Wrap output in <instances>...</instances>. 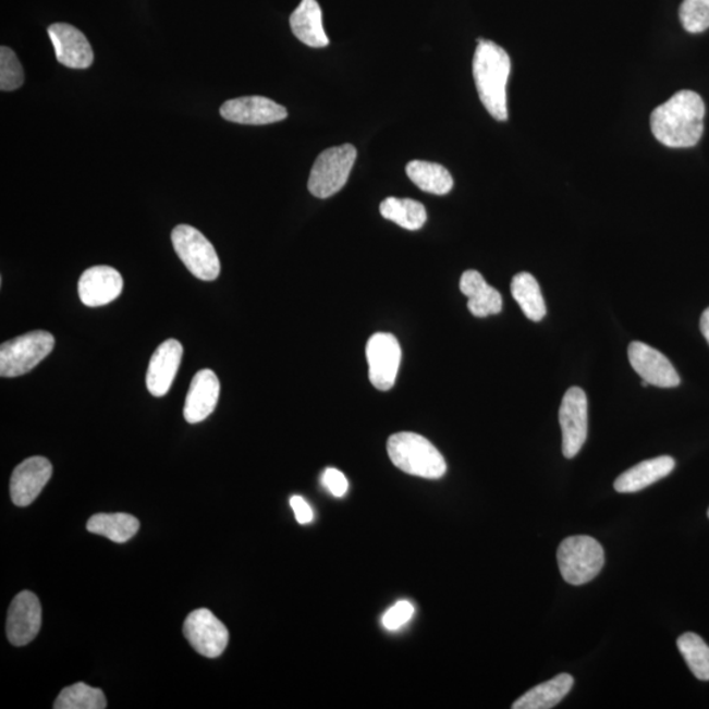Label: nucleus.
<instances>
[{
  "label": "nucleus",
  "mask_w": 709,
  "mask_h": 709,
  "mask_svg": "<svg viewBox=\"0 0 709 709\" xmlns=\"http://www.w3.org/2000/svg\"><path fill=\"white\" fill-rule=\"evenodd\" d=\"M700 330L702 337L706 338V341L709 344V308L702 313L701 318H700Z\"/></svg>",
  "instance_id": "obj_34"
},
{
  "label": "nucleus",
  "mask_w": 709,
  "mask_h": 709,
  "mask_svg": "<svg viewBox=\"0 0 709 709\" xmlns=\"http://www.w3.org/2000/svg\"><path fill=\"white\" fill-rule=\"evenodd\" d=\"M53 466L48 459L29 457L19 464L10 482L11 500L19 508H27L40 496L52 477Z\"/></svg>",
  "instance_id": "obj_12"
},
{
  "label": "nucleus",
  "mask_w": 709,
  "mask_h": 709,
  "mask_svg": "<svg viewBox=\"0 0 709 709\" xmlns=\"http://www.w3.org/2000/svg\"><path fill=\"white\" fill-rule=\"evenodd\" d=\"M680 19L689 34H701L709 28V0H683Z\"/></svg>",
  "instance_id": "obj_29"
},
{
  "label": "nucleus",
  "mask_w": 709,
  "mask_h": 709,
  "mask_svg": "<svg viewBox=\"0 0 709 709\" xmlns=\"http://www.w3.org/2000/svg\"><path fill=\"white\" fill-rule=\"evenodd\" d=\"M706 106L699 94L682 89L650 114L655 137L668 148H693L705 131Z\"/></svg>",
  "instance_id": "obj_1"
},
{
  "label": "nucleus",
  "mask_w": 709,
  "mask_h": 709,
  "mask_svg": "<svg viewBox=\"0 0 709 709\" xmlns=\"http://www.w3.org/2000/svg\"><path fill=\"white\" fill-rule=\"evenodd\" d=\"M54 337L37 330L5 342L0 347V376L19 377L28 374L54 349Z\"/></svg>",
  "instance_id": "obj_7"
},
{
  "label": "nucleus",
  "mask_w": 709,
  "mask_h": 709,
  "mask_svg": "<svg viewBox=\"0 0 709 709\" xmlns=\"http://www.w3.org/2000/svg\"><path fill=\"white\" fill-rule=\"evenodd\" d=\"M574 685L573 676L560 674L553 680L541 683V685L529 689L517 699L514 709H551L565 698Z\"/></svg>",
  "instance_id": "obj_22"
},
{
  "label": "nucleus",
  "mask_w": 709,
  "mask_h": 709,
  "mask_svg": "<svg viewBox=\"0 0 709 709\" xmlns=\"http://www.w3.org/2000/svg\"><path fill=\"white\" fill-rule=\"evenodd\" d=\"M222 119L244 125H267L283 121L289 111L265 97H244L225 101L220 108Z\"/></svg>",
  "instance_id": "obj_14"
},
{
  "label": "nucleus",
  "mask_w": 709,
  "mask_h": 709,
  "mask_svg": "<svg viewBox=\"0 0 709 709\" xmlns=\"http://www.w3.org/2000/svg\"><path fill=\"white\" fill-rule=\"evenodd\" d=\"M414 611V606L411 602H407V600H400L399 603L391 607L386 615L382 616V625H384L388 631H398L412 621Z\"/></svg>",
  "instance_id": "obj_31"
},
{
  "label": "nucleus",
  "mask_w": 709,
  "mask_h": 709,
  "mask_svg": "<svg viewBox=\"0 0 709 709\" xmlns=\"http://www.w3.org/2000/svg\"><path fill=\"white\" fill-rule=\"evenodd\" d=\"M220 398L219 377L212 369H201L194 376L185 399L183 414L188 424H200L215 412Z\"/></svg>",
  "instance_id": "obj_17"
},
{
  "label": "nucleus",
  "mask_w": 709,
  "mask_h": 709,
  "mask_svg": "<svg viewBox=\"0 0 709 709\" xmlns=\"http://www.w3.org/2000/svg\"><path fill=\"white\" fill-rule=\"evenodd\" d=\"M124 281L120 272L108 266L87 268L78 283L81 302L89 308H98L114 302L123 292Z\"/></svg>",
  "instance_id": "obj_16"
},
{
  "label": "nucleus",
  "mask_w": 709,
  "mask_h": 709,
  "mask_svg": "<svg viewBox=\"0 0 709 709\" xmlns=\"http://www.w3.org/2000/svg\"><path fill=\"white\" fill-rule=\"evenodd\" d=\"M322 484L334 497H343L347 493L349 481L341 470L329 468L323 472Z\"/></svg>",
  "instance_id": "obj_32"
},
{
  "label": "nucleus",
  "mask_w": 709,
  "mask_h": 709,
  "mask_svg": "<svg viewBox=\"0 0 709 709\" xmlns=\"http://www.w3.org/2000/svg\"><path fill=\"white\" fill-rule=\"evenodd\" d=\"M139 522L130 514H95L87 522V531L105 536L119 545L131 540L138 533Z\"/></svg>",
  "instance_id": "obj_25"
},
{
  "label": "nucleus",
  "mask_w": 709,
  "mask_h": 709,
  "mask_svg": "<svg viewBox=\"0 0 709 709\" xmlns=\"http://www.w3.org/2000/svg\"><path fill=\"white\" fill-rule=\"evenodd\" d=\"M24 83V72L17 56L9 47L0 48V89L15 91Z\"/></svg>",
  "instance_id": "obj_30"
},
{
  "label": "nucleus",
  "mask_w": 709,
  "mask_h": 709,
  "mask_svg": "<svg viewBox=\"0 0 709 709\" xmlns=\"http://www.w3.org/2000/svg\"><path fill=\"white\" fill-rule=\"evenodd\" d=\"M369 380L379 391H389L398 380L401 364V346L392 334L377 333L367 343Z\"/></svg>",
  "instance_id": "obj_9"
},
{
  "label": "nucleus",
  "mask_w": 709,
  "mask_h": 709,
  "mask_svg": "<svg viewBox=\"0 0 709 709\" xmlns=\"http://www.w3.org/2000/svg\"><path fill=\"white\" fill-rule=\"evenodd\" d=\"M676 644L696 679L709 681V647L706 641L693 632H687Z\"/></svg>",
  "instance_id": "obj_28"
},
{
  "label": "nucleus",
  "mask_w": 709,
  "mask_h": 709,
  "mask_svg": "<svg viewBox=\"0 0 709 709\" xmlns=\"http://www.w3.org/2000/svg\"><path fill=\"white\" fill-rule=\"evenodd\" d=\"M53 707L56 709H105L107 708V699L101 689L89 687L86 683L80 682L62 689Z\"/></svg>",
  "instance_id": "obj_27"
},
{
  "label": "nucleus",
  "mask_w": 709,
  "mask_h": 709,
  "mask_svg": "<svg viewBox=\"0 0 709 709\" xmlns=\"http://www.w3.org/2000/svg\"><path fill=\"white\" fill-rule=\"evenodd\" d=\"M406 174L425 193L443 196L451 193L453 179L442 164L412 161L406 166Z\"/></svg>",
  "instance_id": "obj_24"
},
{
  "label": "nucleus",
  "mask_w": 709,
  "mask_h": 709,
  "mask_svg": "<svg viewBox=\"0 0 709 709\" xmlns=\"http://www.w3.org/2000/svg\"><path fill=\"white\" fill-rule=\"evenodd\" d=\"M380 213L386 220L398 223L406 230H419L427 221L424 204L413 199H398L388 197L381 203Z\"/></svg>",
  "instance_id": "obj_26"
},
{
  "label": "nucleus",
  "mask_w": 709,
  "mask_h": 709,
  "mask_svg": "<svg viewBox=\"0 0 709 709\" xmlns=\"http://www.w3.org/2000/svg\"><path fill=\"white\" fill-rule=\"evenodd\" d=\"M293 35L310 48H325L329 37L325 34L322 11L317 0H303L290 19Z\"/></svg>",
  "instance_id": "obj_21"
},
{
  "label": "nucleus",
  "mask_w": 709,
  "mask_h": 709,
  "mask_svg": "<svg viewBox=\"0 0 709 709\" xmlns=\"http://www.w3.org/2000/svg\"><path fill=\"white\" fill-rule=\"evenodd\" d=\"M57 61L69 69H88L94 62V52L87 37L78 28L66 23H56L48 28Z\"/></svg>",
  "instance_id": "obj_15"
},
{
  "label": "nucleus",
  "mask_w": 709,
  "mask_h": 709,
  "mask_svg": "<svg viewBox=\"0 0 709 709\" xmlns=\"http://www.w3.org/2000/svg\"><path fill=\"white\" fill-rule=\"evenodd\" d=\"M675 468V460L670 456H660L656 459L645 460V462L637 464L634 468L624 472L622 476L616 478L615 490L618 493L628 494L636 493V491L644 490L650 485L662 480L670 475Z\"/></svg>",
  "instance_id": "obj_20"
},
{
  "label": "nucleus",
  "mask_w": 709,
  "mask_h": 709,
  "mask_svg": "<svg viewBox=\"0 0 709 709\" xmlns=\"http://www.w3.org/2000/svg\"><path fill=\"white\" fill-rule=\"evenodd\" d=\"M478 47L473 57V78L478 97L487 111L498 121H506V86L511 73L510 57L500 45L478 38Z\"/></svg>",
  "instance_id": "obj_2"
},
{
  "label": "nucleus",
  "mask_w": 709,
  "mask_h": 709,
  "mask_svg": "<svg viewBox=\"0 0 709 709\" xmlns=\"http://www.w3.org/2000/svg\"><path fill=\"white\" fill-rule=\"evenodd\" d=\"M40 600L30 591H22L12 600L8 615V637L15 647L35 640L41 628Z\"/></svg>",
  "instance_id": "obj_13"
},
{
  "label": "nucleus",
  "mask_w": 709,
  "mask_h": 709,
  "mask_svg": "<svg viewBox=\"0 0 709 709\" xmlns=\"http://www.w3.org/2000/svg\"><path fill=\"white\" fill-rule=\"evenodd\" d=\"M182 357L181 342L169 340L159 344L151 356L148 374H146V387L155 398H163L169 393L179 366H181Z\"/></svg>",
  "instance_id": "obj_18"
},
{
  "label": "nucleus",
  "mask_w": 709,
  "mask_h": 709,
  "mask_svg": "<svg viewBox=\"0 0 709 709\" xmlns=\"http://www.w3.org/2000/svg\"><path fill=\"white\" fill-rule=\"evenodd\" d=\"M559 419L562 432V453L566 459L576 457L587 439L589 404L586 393L578 387L567 389L562 398Z\"/></svg>",
  "instance_id": "obj_8"
},
{
  "label": "nucleus",
  "mask_w": 709,
  "mask_h": 709,
  "mask_svg": "<svg viewBox=\"0 0 709 709\" xmlns=\"http://www.w3.org/2000/svg\"><path fill=\"white\" fill-rule=\"evenodd\" d=\"M183 634L197 653L217 658L229 644V631L208 609L191 612L185 619Z\"/></svg>",
  "instance_id": "obj_10"
},
{
  "label": "nucleus",
  "mask_w": 709,
  "mask_h": 709,
  "mask_svg": "<svg viewBox=\"0 0 709 709\" xmlns=\"http://www.w3.org/2000/svg\"><path fill=\"white\" fill-rule=\"evenodd\" d=\"M511 293L523 313L534 322H540L547 316L545 297L538 280L531 273L521 272L511 281Z\"/></svg>",
  "instance_id": "obj_23"
},
{
  "label": "nucleus",
  "mask_w": 709,
  "mask_h": 709,
  "mask_svg": "<svg viewBox=\"0 0 709 709\" xmlns=\"http://www.w3.org/2000/svg\"><path fill=\"white\" fill-rule=\"evenodd\" d=\"M558 561L562 578L574 586L590 583L604 565L602 546L590 536H571L561 542Z\"/></svg>",
  "instance_id": "obj_4"
},
{
  "label": "nucleus",
  "mask_w": 709,
  "mask_h": 709,
  "mask_svg": "<svg viewBox=\"0 0 709 709\" xmlns=\"http://www.w3.org/2000/svg\"><path fill=\"white\" fill-rule=\"evenodd\" d=\"M708 517H709V510H708Z\"/></svg>",
  "instance_id": "obj_35"
},
{
  "label": "nucleus",
  "mask_w": 709,
  "mask_h": 709,
  "mask_svg": "<svg viewBox=\"0 0 709 709\" xmlns=\"http://www.w3.org/2000/svg\"><path fill=\"white\" fill-rule=\"evenodd\" d=\"M172 246L184 266L197 279L212 281L219 278L221 265L216 248L200 230L178 225L171 233Z\"/></svg>",
  "instance_id": "obj_6"
},
{
  "label": "nucleus",
  "mask_w": 709,
  "mask_h": 709,
  "mask_svg": "<svg viewBox=\"0 0 709 709\" xmlns=\"http://www.w3.org/2000/svg\"><path fill=\"white\" fill-rule=\"evenodd\" d=\"M290 503L292 510L295 511L296 521L300 525H308V523L313 522L315 515H313V510L303 497L293 496Z\"/></svg>",
  "instance_id": "obj_33"
},
{
  "label": "nucleus",
  "mask_w": 709,
  "mask_h": 709,
  "mask_svg": "<svg viewBox=\"0 0 709 709\" xmlns=\"http://www.w3.org/2000/svg\"><path fill=\"white\" fill-rule=\"evenodd\" d=\"M388 455L392 463L407 475L438 480L447 472L442 453L430 440L418 433H394L388 440Z\"/></svg>",
  "instance_id": "obj_3"
},
{
  "label": "nucleus",
  "mask_w": 709,
  "mask_h": 709,
  "mask_svg": "<svg viewBox=\"0 0 709 709\" xmlns=\"http://www.w3.org/2000/svg\"><path fill=\"white\" fill-rule=\"evenodd\" d=\"M628 359L632 368L648 386L675 388L681 384V377L672 362L647 343L632 342L628 347Z\"/></svg>",
  "instance_id": "obj_11"
},
{
  "label": "nucleus",
  "mask_w": 709,
  "mask_h": 709,
  "mask_svg": "<svg viewBox=\"0 0 709 709\" xmlns=\"http://www.w3.org/2000/svg\"><path fill=\"white\" fill-rule=\"evenodd\" d=\"M354 145L335 146L321 152L310 171L308 188L318 199H328L346 185L356 161Z\"/></svg>",
  "instance_id": "obj_5"
},
{
  "label": "nucleus",
  "mask_w": 709,
  "mask_h": 709,
  "mask_svg": "<svg viewBox=\"0 0 709 709\" xmlns=\"http://www.w3.org/2000/svg\"><path fill=\"white\" fill-rule=\"evenodd\" d=\"M460 290L468 297V309L473 316L485 318L501 313V293L490 286L480 272L465 271L460 280Z\"/></svg>",
  "instance_id": "obj_19"
}]
</instances>
